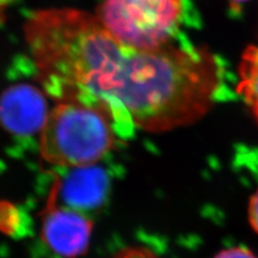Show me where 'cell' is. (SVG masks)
<instances>
[{
  "instance_id": "6da1fadb",
  "label": "cell",
  "mask_w": 258,
  "mask_h": 258,
  "mask_svg": "<svg viewBox=\"0 0 258 258\" xmlns=\"http://www.w3.org/2000/svg\"><path fill=\"white\" fill-rule=\"evenodd\" d=\"M222 78L216 56L204 46H125L106 98L124 108L136 127L164 133L203 117L215 103Z\"/></svg>"
},
{
  "instance_id": "7a4b0ae2",
  "label": "cell",
  "mask_w": 258,
  "mask_h": 258,
  "mask_svg": "<svg viewBox=\"0 0 258 258\" xmlns=\"http://www.w3.org/2000/svg\"><path fill=\"white\" fill-rule=\"evenodd\" d=\"M117 138L127 137L108 109L58 102L40 132V155L45 163L60 168L91 166L108 154Z\"/></svg>"
},
{
  "instance_id": "3957f363",
  "label": "cell",
  "mask_w": 258,
  "mask_h": 258,
  "mask_svg": "<svg viewBox=\"0 0 258 258\" xmlns=\"http://www.w3.org/2000/svg\"><path fill=\"white\" fill-rule=\"evenodd\" d=\"M184 0H101L96 16L117 41L138 50L171 42Z\"/></svg>"
},
{
  "instance_id": "277c9868",
  "label": "cell",
  "mask_w": 258,
  "mask_h": 258,
  "mask_svg": "<svg viewBox=\"0 0 258 258\" xmlns=\"http://www.w3.org/2000/svg\"><path fill=\"white\" fill-rule=\"evenodd\" d=\"M94 222L85 212L58 204L50 195L41 214V238L62 258H78L90 247Z\"/></svg>"
},
{
  "instance_id": "5b68a950",
  "label": "cell",
  "mask_w": 258,
  "mask_h": 258,
  "mask_svg": "<svg viewBox=\"0 0 258 258\" xmlns=\"http://www.w3.org/2000/svg\"><path fill=\"white\" fill-rule=\"evenodd\" d=\"M47 115L45 97L35 86L13 85L0 97V124L14 135L29 136L41 132Z\"/></svg>"
},
{
  "instance_id": "8992f818",
  "label": "cell",
  "mask_w": 258,
  "mask_h": 258,
  "mask_svg": "<svg viewBox=\"0 0 258 258\" xmlns=\"http://www.w3.org/2000/svg\"><path fill=\"white\" fill-rule=\"evenodd\" d=\"M68 169V173L56 177L51 195L60 199V205L82 212L100 207L109 188L106 172L95 165Z\"/></svg>"
},
{
  "instance_id": "52a82bcc",
  "label": "cell",
  "mask_w": 258,
  "mask_h": 258,
  "mask_svg": "<svg viewBox=\"0 0 258 258\" xmlns=\"http://www.w3.org/2000/svg\"><path fill=\"white\" fill-rule=\"evenodd\" d=\"M238 92L251 108L258 122V46L245 48L240 62Z\"/></svg>"
},
{
  "instance_id": "ba28073f",
  "label": "cell",
  "mask_w": 258,
  "mask_h": 258,
  "mask_svg": "<svg viewBox=\"0 0 258 258\" xmlns=\"http://www.w3.org/2000/svg\"><path fill=\"white\" fill-rule=\"evenodd\" d=\"M111 258H161L150 248L144 246H129L120 249Z\"/></svg>"
},
{
  "instance_id": "9c48e42d",
  "label": "cell",
  "mask_w": 258,
  "mask_h": 258,
  "mask_svg": "<svg viewBox=\"0 0 258 258\" xmlns=\"http://www.w3.org/2000/svg\"><path fill=\"white\" fill-rule=\"evenodd\" d=\"M213 258H258L257 255L244 245H237L225 248L216 253Z\"/></svg>"
},
{
  "instance_id": "30bf717a",
  "label": "cell",
  "mask_w": 258,
  "mask_h": 258,
  "mask_svg": "<svg viewBox=\"0 0 258 258\" xmlns=\"http://www.w3.org/2000/svg\"><path fill=\"white\" fill-rule=\"evenodd\" d=\"M247 219L251 228L258 235V188L249 198L247 206Z\"/></svg>"
},
{
  "instance_id": "8fae6325",
  "label": "cell",
  "mask_w": 258,
  "mask_h": 258,
  "mask_svg": "<svg viewBox=\"0 0 258 258\" xmlns=\"http://www.w3.org/2000/svg\"><path fill=\"white\" fill-rule=\"evenodd\" d=\"M246 2H248V0H229V3L231 4V7L233 8V9H236V8H240L241 5H243Z\"/></svg>"
}]
</instances>
